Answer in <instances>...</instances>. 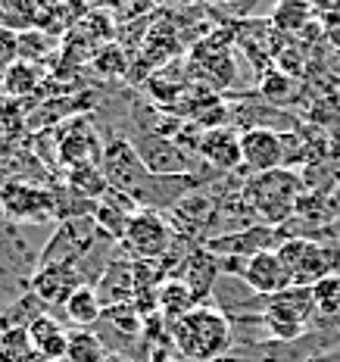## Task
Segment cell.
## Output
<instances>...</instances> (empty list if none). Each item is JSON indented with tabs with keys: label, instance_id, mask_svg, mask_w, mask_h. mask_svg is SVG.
<instances>
[{
	"label": "cell",
	"instance_id": "cell-11",
	"mask_svg": "<svg viewBox=\"0 0 340 362\" xmlns=\"http://www.w3.org/2000/svg\"><path fill=\"white\" fill-rule=\"evenodd\" d=\"M78 288H85V269L69 262H41L32 275V293L44 306H63Z\"/></svg>",
	"mask_w": 340,
	"mask_h": 362
},
{
	"label": "cell",
	"instance_id": "cell-3",
	"mask_svg": "<svg viewBox=\"0 0 340 362\" xmlns=\"http://www.w3.org/2000/svg\"><path fill=\"white\" fill-rule=\"evenodd\" d=\"M300 197H303V181L291 169L250 175V181L244 185L247 206L262 218V225H271V228H278V222H284L297 209Z\"/></svg>",
	"mask_w": 340,
	"mask_h": 362
},
{
	"label": "cell",
	"instance_id": "cell-10",
	"mask_svg": "<svg viewBox=\"0 0 340 362\" xmlns=\"http://www.w3.org/2000/svg\"><path fill=\"white\" fill-rule=\"evenodd\" d=\"M131 144L153 178H181V175H187V169H191V156H187L172 138H165L163 132H143L131 141Z\"/></svg>",
	"mask_w": 340,
	"mask_h": 362
},
{
	"label": "cell",
	"instance_id": "cell-26",
	"mask_svg": "<svg viewBox=\"0 0 340 362\" xmlns=\"http://www.w3.org/2000/svg\"><path fill=\"white\" fill-rule=\"evenodd\" d=\"M0 362H41L25 328L0 331Z\"/></svg>",
	"mask_w": 340,
	"mask_h": 362
},
{
	"label": "cell",
	"instance_id": "cell-5",
	"mask_svg": "<svg viewBox=\"0 0 340 362\" xmlns=\"http://www.w3.org/2000/svg\"><path fill=\"white\" fill-rule=\"evenodd\" d=\"M100 169H103V175H107L112 191L128 194V197H134V200H143V194H147L150 185H153V175H150L147 165L141 163L134 144L125 138H116L103 147Z\"/></svg>",
	"mask_w": 340,
	"mask_h": 362
},
{
	"label": "cell",
	"instance_id": "cell-15",
	"mask_svg": "<svg viewBox=\"0 0 340 362\" xmlns=\"http://www.w3.org/2000/svg\"><path fill=\"white\" fill-rule=\"evenodd\" d=\"M141 213L138 200L128 197V194H119V191H107V197L97 200V209H94V222L97 228H100V235L112 240V244H122L128 225H131V218Z\"/></svg>",
	"mask_w": 340,
	"mask_h": 362
},
{
	"label": "cell",
	"instance_id": "cell-14",
	"mask_svg": "<svg viewBox=\"0 0 340 362\" xmlns=\"http://www.w3.org/2000/svg\"><path fill=\"white\" fill-rule=\"evenodd\" d=\"M240 278H244L247 288H250L253 293H259L262 300H269V297H275V293L293 288L291 275H287L284 262L278 259L275 250L256 253L253 259H247L244 262V272H240Z\"/></svg>",
	"mask_w": 340,
	"mask_h": 362
},
{
	"label": "cell",
	"instance_id": "cell-21",
	"mask_svg": "<svg viewBox=\"0 0 340 362\" xmlns=\"http://www.w3.org/2000/svg\"><path fill=\"white\" fill-rule=\"evenodd\" d=\"M63 313L72 325H78V331H90V325H97L103 319V303L97 297V291L90 284H85V288H78L63 303Z\"/></svg>",
	"mask_w": 340,
	"mask_h": 362
},
{
	"label": "cell",
	"instance_id": "cell-16",
	"mask_svg": "<svg viewBox=\"0 0 340 362\" xmlns=\"http://www.w3.org/2000/svg\"><path fill=\"white\" fill-rule=\"evenodd\" d=\"M197 153L218 172H234L244 165V153H240V134L234 128L222 125L213 132H203L197 141Z\"/></svg>",
	"mask_w": 340,
	"mask_h": 362
},
{
	"label": "cell",
	"instance_id": "cell-12",
	"mask_svg": "<svg viewBox=\"0 0 340 362\" xmlns=\"http://www.w3.org/2000/svg\"><path fill=\"white\" fill-rule=\"evenodd\" d=\"M240 153H244V169H250L253 175L284 169L287 163L284 138L278 132H271V128H247V132H240Z\"/></svg>",
	"mask_w": 340,
	"mask_h": 362
},
{
	"label": "cell",
	"instance_id": "cell-30",
	"mask_svg": "<svg viewBox=\"0 0 340 362\" xmlns=\"http://www.w3.org/2000/svg\"><path fill=\"white\" fill-rule=\"evenodd\" d=\"M103 319H110L112 325H116V331H122V334H138V331L143 328V319H141L138 309H134V303L103 309Z\"/></svg>",
	"mask_w": 340,
	"mask_h": 362
},
{
	"label": "cell",
	"instance_id": "cell-23",
	"mask_svg": "<svg viewBox=\"0 0 340 362\" xmlns=\"http://www.w3.org/2000/svg\"><path fill=\"white\" fill-rule=\"evenodd\" d=\"M66 187L75 191L78 197L85 200H103L110 191V181L103 175L100 165H94V169H75V172H66Z\"/></svg>",
	"mask_w": 340,
	"mask_h": 362
},
{
	"label": "cell",
	"instance_id": "cell-32",
	"mask_svg": "<svg viewBox=\"0 0 340 362\" xmlns=\"http://www.w3.org/2000/svg\"><path fill=\"white\" fill-rule=\"evenodd\" d=\"M150 362H184L181 356H160V353H153V359Z\"/></svg>",
	"mask_w": 340,
	"mask_h": 362
},
{
	"label": "cell",
	"instance_id": "cell-9",
	"mask_svg": "<svg viewBox=\"0 0 340 362\" xmlns=\"http://www.w3.org/2000/svg\"><path fill=\"white\" fill-rule=\"evenodd\" d=\"M103 141L97 134V128L85 122V119H75L59 132V141H57V156L63 163L66 172H75V169H94V165L103 163Z\"/></svg>",
	"mask_w": 340,
	"mask_h": 362
},
{
	"label": "cell",
	"instance_id": "cell-2",
	"mask_svg": "<svg viewBox=\"0 0 340 362\" xmlns=\"http://www.w3.org/2000/svg\"><path fill=\"white\" fill-rule=\"evenodd\" d=\"M275 253L284 262L293 288H315L328 278H337L340 272V244H334V240L293 235L284 238Z\"/></svg>",
	"mask_w": 340,
	"mask_h": 362
},
{
	"label": "cell",
	"instance_id": "cell-22",
	"mask_svg": "<svg viewBox=\"0 0 340 362\" xmlns=\"http://www.w3.org/2000/svg\"><path fill=\"white\" fill-rule=\"evenodd\" d=\"M90 69L107 81L125 78V75L131 72V59H128V50L122 47V44L110 41V44H103V47H97L94 54H90Z\"/></svg>",
	"mask_w": 340,
	"mask_h": 362
},
{
	"label": "cell",
	"instance_id": "cell-13",
	"mask_svg": "<svg viewBox=\"0 0 340 362\" xmlns=\"http://www.w3.org/2000/svg\"><path fill=\"white\" fill-rule=\"evenodd\" d=\"M284 240V235L271 225H250V228L238 231V235H225V238H213L206 244V250L213 256H247L253 259L256 253L266 250H278V244Z\"/></svg>",
	"mask_w": 340,
	"mask_h": 362
},
{
	"label": "cell",
	"instance_id": "cell-31",
	"mask_svg": "<svg viewBox=\"0 0 340 362\" xmlns=\"http://www.w3.org/2000/svg\"><path fill=\"white\" fill-rule=\"evenodd\" d=\"M19 57V37L10 32V28H0V72H6Z\"/></svg>",
	"mask_w": 340,
	"mask_h": 362
},
{
	"label": "cell",
	"instance_id": "cell-18",
	"mask_svg": "<svg viewBox=\"0 0 340 362\" xmlns=\"http://www.w3.org/2000/svg\"><path fill=\"white\" fill-rule=\"evenodd\" d=\"M28 331V341H32L35 353L41 356V362H59L66 359V346H69V331H66L54 315H37Z\"/></svg>",
	"mask_w": 340,
	"mask_h": 362
},
{
	"label": "cell",
	"instance_id": "cell-25",
	"mask_svg": "<svg viewBox=\"0 0 340 362\" xmlns=\"http://www.w3.org/2000/svg\"><path fill=\"white\" fill-rule=\"evenodd\" d=\"M107 346L94 331H69L66 362H107Z\"/></svg>",
	"mask_w": 340,
	"mask_h": 362
},
{
	"label": "cell",
	"instance_id": "cell-1",
	"mask_svg": "<svg viewBox=\"0 0 340 362\" xmlns=\"http://www.w3.org/2000/svg\"><path fill=\"white\" fill-rule=\"evenodd\" d=\"M172 346L187 362H216L231 346V319L216 306H194L184 319L169 325Z\"/></svg>",
	"mask_w": 340,
	"mask_h": 362
},
{
	"label": "cell",
	"instance_id": "cell-7",
	"mask_svg": "<svg viewBox=\"0 0 340 362\" xmlns=\"http://www.w3.org/2000/svg\"><path fill=\"white\" fill-rule=\"evenodd\" d=\"M0 209L10 222L37 225L57 218V194L28 181H6L0 187Z\"/></svg>",
	"mask_w": 340,
	"mask_h": 362
},
{
	"label": "cell",
	"instance_id": "cell-19",
	"mask_svg": "<svg viewBox=\"0 0 340 362\" xmlns=\"http://www.w3.org/2000/svg\"><path fill=\"white\" fill-rule=\"evenodd\" d=\"M216 275H218V262H216V256L209 250H194L184 259V266H181V281L191 288L197 303L200 300H206V293L213 291Z\"/></svg>",
	"mask_w": 340,
	"mask_h": 362
},
{
	"label": "cell",
	"instance_id": "cell-4",
	"mask_svg": "<svg viewBox=\"0 0 340 362\" xmlns=\"http://www.w3.org/2000/svg\"><path fill=\"white\" fill-rule=\"evenodd\" d=\"M312 315H315L312 288H287L262 303L259 319L278 341H297L300 334H306Z\"/></svg>",
	"mask_w": 340,
	"mask_h": 362
},
{
	"label": "cell",
	"instance_id": "cell-24",
	"mask_svg": "<svg viewBox=\"0 0 340 362\" xmlns=\"http://www.w3.org/2000/svg\"><path fill=\"white\" fill-rule=\"evenodd\" d=\"M312 19H315V6L312 4H293V0H287V4H278L275 10H271V25H275L278 32L303 35V28Z\"/></svg>",
	"mask_w": 340,
	"mask_h": 362
},
{
	"label": "cell",
	"instance_id": "cell-17",
	"mask_svg": "<svg viewBox=\"0 0 340 362\" xmlns=\"http://www.w3.org/2000/svg\"><path fill=\"white\" fill-rule=\"evenodd\" d=\"M97 297H100L103 309L122 306L134 300V262L131 259H110L103 275L94 284Z\"/></svg>",
	"mask_w": 340,
	"mask_h": 362
},
{
	"label": "cell",
	"instance_id": "cell-27",
	"mask_svg": "<svg viewBox=\"0 0 340 362\" xmlns=\"http://www.w3.org/2000/svg\"><path fill=\"white\" fill-rule=\"evenodd\" d=\"M37 85H41V69L35 63H25V59H16L4 72V90L13 97H28Z\"/></svg>",
	"mask_w": 340,
	"mask_h": 362
},
{
	"label": "cell",
	"instance_id": "cell-8",
	"mask_svg": "<svg viewBox=\"0 0 340 362\" xmlns=\"http://www.w3.org/2000/svg\"><path fill=\"white\" fill-rule=\"evenodd\" d=\"M97 240H107V238L100 235L94 216L69 218V222L59 225L54 231V238L47 240V247H44V253H41V262H69V266L81 269V259L94 250Z\"/></svg>",
	"mask_w": 340,
	"mask_h": 362
},
{
	"label": "cell",
	"instance_id": "cell-28",
	"mask_svg": "<svg viewBox=\"0 0 340 362\" xmlns=\"http://www.w3.org/2000/svg\"><path fill=\"white\" fill-rule=\"evenodd\" d=\"M259 94L266 97L269 103H287L293 94V81L291 75H284L278 66H271L266 75H259Z\"/></svg>",
	"mask_w": 340,
	"mask_h": 362
},
{
	"label": "cell",
	"instance_id": "cell-29",
	"mask_svg": "<svg viewBox=\"0 0 340 362\" xmlns=\"http://www.w3.org/2000/svg\"><path fill=\"white\" fill-rule=\"evenodd\" d=\"M312 297H315V315H322V319L337 315L340 313V275L328 278V281H322V284H315Z\"/></svg>",
	"mask_w": 340,
	"mask_h": 362
},
{
	"label": "cell",
	"instance_id": "cell-20",
	"mask_svg": "<svg viewBox=\"0 0 340 362\" xmlns=\"http://www.w3.org/2000/svg\"><path fill=\"white\" fill-rule=\"evenodd\" d=\"M156 297H160V315H163L165 325H175V322L184 319L194 306H200L197 300H194L191 288H187L181 278H165L163 288L156 291Z\"/></svg>",
	"mask_w": 340,
	"mask_h": 362
},
{
	"label": "cell",
	"instance_id": "cell-6",
	"mask_svg": "<svg viewBox=\"0 0 340 362\" xmlns=\"http://www.w3.org/2000/svg\"><path fill=\"white\" fill-rule=\"evenodd\" d=\"M172 240H175V231H172V225L163 218V213H156V209H141V213L131 218V225H128L119 247L131 256V262H160L163 256H169Z\"/></svg>",
	"mask_w": 340,
	"mask_h": 362
},
{
	"label": "cell",
	"instance_id": "cell-33",
	"mask_svg": "<svg viewBox=\"0 0 340 362\" xmlns=\"http://www.w3.org/2000/svg\"><path fill=\"white\" fill-rule=\"evenodd\" d=\"M107 362H125L122 356H107Z\"/></svg>",
	"mask_w": 340,
	"mask_h": 362
}]
</instances>
